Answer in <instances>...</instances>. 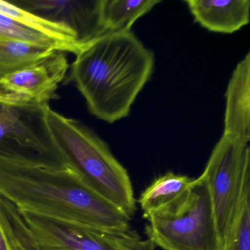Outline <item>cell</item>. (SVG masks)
Masks as SVG:
<instances>
[{"label": "cell", "mask_w": 250, "mask_h": 250, "mask_svg": "<svg viewBox=\"0 0 250 250\" xmlns=\"http://www.w3.org/2000/svg\"><path fill=\"white\" fill-rule=\"evenodd\" d=\"M0 197L20 211L55 222L109 232L131 229V218L68 166L0 157Z\"/></svg>", "instance_id": "obj_1"}, {"label": "cell", "mask_w": 250, "mask_h": 250, "mask_svg": "<svg viewBox=\"0 0 250 250\" xmlns=\"http://www.w3.org/2000/svg\"><path fill=\"white\" fill-rule=\"evenodd\" d=\"M75 55L68 80L90 113L108 124L128 117L153 74L154 53L129 31L104 35Z\"/></svg>", "instance_id": "obj_2"}, {"label": "cell", "mask_w": 250, "mask_h": 250, "mask_svg": "<svg viewBox=\"0 0 250 250\" xmlns=\"http://www.w3.org/2000/svg\"><path fill=\"white\" fill-rule=\"evenodd\" d=\"M48 121L67 166L92 189L132 219L137 210L132 183L109 146L83 123L51 108Z\"/></svg>", "instance_id": "obj_3"}, {"label": "cell", "mask_w": 250, "mask_h": 250, "mask_svg": "<svg viewBox=\"0 0 250 250\" xmlns=\"http://www.w3.org/2000/svg\"><path fill=\"white\" fill-rule=\"evenodd\" d=\"M0 219L15 250H156L137 231L81 228L20 211L0 197Z\"/></svg>", "instance_id": "obj_4"}, {"label": "cell", "mask_w": 250, "mask_h": 250, "mask_svg": "<svg viewBox=\"0 0 250 250\" xmlns=\"http://www.w3.org/2000/svg\"><path fill=\"white\" fill-rule=\"evenodd\" d=\"M146 219L147 238L162 250H223L210 191L201 175L176 200Z\"/></svg>", "instance_id": "obj_5"}, {"label": "cell", "mask_w": 250, "mask_h": 250, "mask_svg": "<svg viewBox=\"0 0 250 250\" xmlns=\"http://www.w3.org/2000/svg\"><path fill=\"white\" fill-rule=\"evenodd\" d=\"M49 104L0 99V157L53 167H67L48 121Z\"/></svg>", "instance_id": "obj_6"}, {"label": "cell", "mask_w": 250, "mask_h": 250, "mask_svg": "<svg viewBox=\"0 0 250 250\" xmlns=\"http://www.w3.org/2000/svg\"><path fill=\"white\" fill-rule=\"evenodd\" d=\"M201 176L208 187L216 227L224 248L244 193L250 187L248 143L222 134L215 145Z\"/></svg>", "instance_id": "obj_7"}, {"label": "cell", "mask_w": 250, "mask_h": 250, "mask_svg": "<svg viewBox=\"0 0 250 250\" xmlns=\"http://www.w3.org/2000/svg\"><path fill=\"white\" fill-rule=\"evenodd\" d=\"M10 2L69 30L79 50L106 34L103 0H16Z\"/></svg>", "instance_id": "obj_8"}, {"label": "cell", "mask_w": 250, "mask_h": 250, "mask_svg": "<svg viewBox=\"0 0 250 250\" xmlns=\"http://www.w3.org/2000/svg\"><path fill=\"white\" fill-rule=\"evenodd\" d=\"M69 68L65 52H56L40 62L0 81V99L17 104H49Z\"/></svg>", "instance_id": "obj_9"}, {"label": "cell", "mask_w": 250, "mask_h": 250, "mask_svg": "<svg viewBox=\"0 0 250 250\" xmlns=\"http://www.w3.org/2000/svg\"><path fill=\"white\" fill-rule=\"evenodd\" d=\"M223 135L250 140V54L235 67L225 93Z\"/></svg>", "instance_id": "obj_10"}, {"label": "cell", "mask_w": 250, "mask_h": 250, "mask_svg": "<svg viewBox=\"0 0 250 250\" xmlns=\"http://www.w3.org/2000/svg\"><path fill=\"white\" fill-rule=\"evenodd\" d=\"M194 21L213 33L232 34L250 22L249 0H187Z\"/></svg>", "instance_id": "obj_11"}, {"label": "cell", "mask_w": 250, "mask_h": 250, "mask_svg": "<svg viewBox=\"0 0 250 250\" xmlns=\"http://www.w3.org/2000/svg\"><path fill=\"white\" fill-rule=\"evenodd\" d=\"M194 180L187 175L172 172L155 178L139 198L143 217L172 203L191 185Z\"/></svg>", "instance_id": "obj_12"}, {"label": "cell", "mask_w": 250, "mask_h": 250, "mask_svg": "<svg viewBox=\"0 0 250 250\" xmlns=\"http://www.w3.org/2000/svg\"><path fill=\"white\" fill-rule=\"evenodd\" d=\"M56 51L51 46L15 39H0V81L40 62Z\"/></svg>", "instance_id": "obj_13"}, {"label": "cell", "mask_w": 250, "mask_h": 250, "mask_svg": "<svg viewBox=\"0 0 250 250\" xmlns=\"http://www.w3.org/2000/svg\"><path fill=\"white\" fill-rule=\"evenodd\" d=\"M161 2L160 0H103L106 34L131 31L137 20Z\"/></svg>", "instance_id": "obj_14"}, {"label": "cell", "mask_w": 250, "mask_h": 250, "mask_svg": "<svg viewBox=\"0 0 250 250\" xmlns=\"http://www.w3.org/2000/svg\"><path fill=\"white\" fill-rule=\"evenodd\" d=\"M0 14L47 35L62 44L66 49L67 52H71L74 55L78 52L79 49L76 44L74 34L62 26L42 20L15 6L8 1L0 0Z\"/></svg>", "instance_id": "obj_15"}, {"label": "cell", "mask_w": 250, "mask_h": 250, "mask_svg": "<svg viewBox=\"0 0 250 250\" xmlns=\"http://www.w3.org/2000/svg\"><path fill=\"white\" fill-rule=\"evenodd\" d=\"M222 250H250V187L244 193L236 219Z\"/></svg>", "instance_id": "obj_16"}, {"label": "cell", "mask_w": 250, "mask_h": 250, "mask_svg": "<svg viewBox=\"0 0 250 250\" xmlns=\"http://www.w3.org/2000/svg\"><path fill=\"white\" fill-rule=\"evenodd\" d=\"M0 250H15L0 219Z\"/></svg>", "instance_id": "obj_17"}, {"label": "cell", "mask_w": 250, "mask_h": 250, "mask_svg": "<svg viewBox=\"0 0 250 250\" xmlns=\"http://www.w3.org/2000/svg\"><path fill=\"white\" fill-rule=\"evenodd\" d=\"M0 39H12L4 27L0 25Z\"/></svg>", "instance_id": "obj_18"}]
</instances>
